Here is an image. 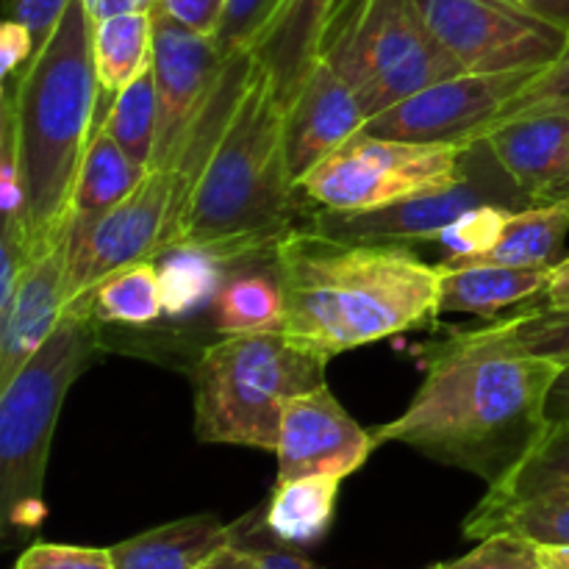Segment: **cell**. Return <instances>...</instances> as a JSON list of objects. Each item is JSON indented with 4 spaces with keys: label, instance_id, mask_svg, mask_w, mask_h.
<instances>
[{
    "label": "cell",
    "instance_id": "cell-1",
    "mask_svg": "<svg viewBox=\"0 0 569 569\" xmlns=\"http://www.w3.org/2000/svg\"><path fill=\"white\" fill-rule=\"evenodd\" d=\"M426 378L400 417L376 428L378 445H406L439 465L503 481L542 437L561 365L476 342L467 331L420 348Z\"/></svg>",
    "mask_w": 569,
    "mask_h": 569
},
{
    "label": "cell",
    "instance_id": "cell-2",
    "mask_svg": "<svg viewBox=\"0 0 569 569\" xmlns=\"http://www.w3.org/2000/svg\"><path fill=\"white\" fill-rule=\"evenodd\" d=\"M283 337L331 361L439 315V267L406 244L339 242L298 228L276 248Z\"/></svg>",
    "mask_w": 569,
    "mask_h": 569
},
{
    "label": "cell",
    "instance_id": "cell-3",
    "mask_svg": "<svg viewBox=\"0 0 569 569\" xmlns=\"http://www.w3.org/2000/svg\"><path fill=\"white\" fill-rule=\"evenodd\" d=\"M311 203L295 183L283 144V106L270 76L256 70L217 142L172 250H203L222 267L272 259L278 244L309 222ZM170 250V253H172Z\"/></svg>",
    "mask_w": 569,
    "mask_h": 569
},
{
    "label": "cell",
    "instance_id": "cell-4",
    "mask_svg": "<svg viewBox=\"0 0 569 569\" xmlns=\"http://www.w3.org/2000/svg\"><path fill=\"white\" fill-rule=\"evenodd\" d=\"M20 139L26 231L31 261L70 228V200L94 133V106L103 98L94 70V20L72 0L48 42L11 87Z\"/></svg>",
    "mask_w": 569,
    "mask_h": 569
},
{
    "label": "cell",
    "instance_id": "cell-5",
    "mask_svg": "<svg viewBox=\"0 0 569 569\" xmlns=\"http://www.w3.org/2000/svg\"><path fill=\"white\" fill-rule=\"evenodd\" d=\"M103 322L70 309L48 342L0 387V511L6 539L28 537L48 517L44 476L67 392L103 350Z\"/></svg>",
    "mask_w": 569,
    "mask_h": 569
},
{
    "label": "cell",
    "instance_id": "cell-6",
    "mask_svg": "<svg viewBox=\"0 0 569 569\" xmlns=\"http://www.w3.org/2000/svg\"><path fill=\"white\" fill-rule=\"evenodd\" d=\"M326 367L328 359L300 350L283 331L222 337L194 367V433L209 445L276 453L283 409L326 387Z\"/></svg>",
    "mask_w": 569,
    "mask_h": 569
},
{
    "label": "cell",
    "instance_id": "cell-7",
    "mask_svg": "<svg viewBox=\"0 0 569 569\" xmlns=\"http://www.w3.org/2000/svg\"><path fill=\"white\" fill-rule=\"evenodd\" d=\"M320 59L353 87L367 120L461 72L428 31L417 0H337Z\"/></svg>",
    "mask_w": 569,
    "mask_h": 569
},
{
    "label": "cell",
    "instance_id": "cell-8",
    "mask_svg": "<svg viewBox=\"0 0 569 569\" xmlns=\"http://www.w3.org/2000/svg\"><path fill=\"white\" fill-rule=\"evenodd\" d=\"M470 144H426L359 131L300 181L306 198L333 211H361L439 192L465 176Z\"/></svg>",
    "mask_w": 569,
    "mask_h": 569
},
{
    "label": "cell",
    "instance_id": "cell-9",
    "mask_svg": "<svg viewBox=\"0 0 569 569\" xmlns=\"http://www.w3.org/2000/svg\"><path fill=\"white\" fill-rule=\"evenodd\" d=\"M489 203L509 206L517 211L531 209L528 198L503 170L487 139H476L467 148L465 176L453 187L361 211H333L315 206L306 228L328 239H339V242H437L445 228L453 226L465 211Z\"/></svg>",
    "mask_w": 569,
    "mask_h": 569
},
{
    "label": "cell",
    "instance_id": "cell-10",
    "mask_svg": "<svg viewBox=\"0 0 569 569\" xmlns=\"http://www.w3.org/2000/svg\"><path fill=\"white\" fill-rule=\"evenodd\" d=\"M417 9L461 72L545 70L567 42V28L522 0H417Z\"/></svg>",
    "mask_w": 569,
    "mask_h": 569
},
{
    "label": "cell",
    "instance_id": "cell-11",
    "mask_svg": "<svg viewBox=\"0 0 569 569\" xmlns=\"http://www.w3.org/2000/svg\"><path fill=\"white\" fill-rule=\"evenodd\" d=\"M537 72H459L442 78L370 117L365 131L400 142L470 144L492 128L500 111Z\"/></svg>",
    "mask_w": 569,
    "mask_h": 569
},
{
    "label": "cell",
    "instance_id": "cell-12",
    "mask_svg": "<svg viewBox=\"0 0 569 569\" xmlns=\"http://www.w3.org/2000/svg\"><path fill=\"white\" fill-rule=\"evenodd\" d=\"M378 448L372 431H365L337 395L326 387L298 395L287 403L278 433V483L303 476L348 478L365 467Z\"/></svg>",
    "mask_w": 569,
    "mask_h": 569
},
{
    "label": "cell",
    "instance_id": "cell-13",
    "mask_svg": "<svg viewBox=\"0 0 569 569\" xmlns=\"http://www.w3.org/2000/svg\"><path fill=\"white\" fill-rule=\"evenodd\" d=\"M226 56L214 37L192 31L172 20L161 6L153 9V76L159 92V139L156 161H164L176 148L200 100L220 76Z\"/></svg>",
    "mask_w": 569,
    "mask_h": 569
},
{
    "label": "cell",
    "instance_id": "cell-14",
    "mask_svg": "<svg viewBox=\"0 0 569 569\" xmlns=\"http://www.w3.org/2000/svg\"><path fill=\"white\" fill-rule=\"evenodd\" d=\"M365 126L367 111L353 87L328 61H317L283 109V144L295 183L300 187L320 161L365 131Z\"/></svg>",
    "mask_w": 569,
    "mask_h": 569
},
{
    "label": "cell",
    "instance_id": "cell-15",
    "mask_svg": "<svg viewBox=\"0 0 569 569\" xmlns=\"http://www.w3.org/2000/svg\"><path fill=\"white\" fill-rule=\"evenodd\" d=\"M67 261L70 237L64 233L22 272L9 311L0 315V387H6L59 328L67 309Z\"/></svg>",
    "mask_w": 569,
    "mask_h": 569
},
{
    "label": "cell",
    "instance_id": "cell-16",
    "mask_svg": "<svg viewBox=\"0 0 569 569\" xmlns=\"http://www.w3.org/2000/svg\"><path fill=\"white\" fill-rule=\"evenodd\" d=\"M492 153L531 206L569 198V114L503 122L483 133Z\"/></svg>",
    "mask_w": 569,
    "mask_h": 569
},
{
    "label": "cell",
    "instance_id": "cell-17",
    "mask_svg": "<svg viewBox=\"0 0 569 569\" xmlns=\"http://www.w3.org/2000/svg\"><path fill=\"white\" fill-rule=\"evenodd\" d=\"M333 6L337 0H283L259 42L250 48L261 70L270 76L283 109L320 61L322 31Z\"/></svg>",
    "mask_w": 569,
    "mask_h": 569
},
{
    "label": "cell",
    "instance_id": "cell-18",
    "mask_svg": "<svg viewBox=\"0 0 569 569\" xmlns=\"http://www.w3.org/2000/svg\"><path fill=\"white\" fill-rule=\"evenodd\" d=\"M439 315L495 317L542 298L553 267H506L481 261H439Z\"/></svg>",
    "mask_w": 569,
    "mask_h": 569
},
{
    "label": "cell",
    "instance_id": "cell-19",
    "mask_svg": "<svg viewBox=\"0 0 569 569\" xmlns=\"http://www.w3.org/2000/svg\"><path fill=\"white\" fill-rule=\"evenodd\" d=\"M244 520L222 522L214 515H194L150 528L114 545V569H194L226 545L237 542Z\"/></svg>",
    "mask_w": 569,
    "mask_h": 569
},
{
    "label": "cell",
    "instance_id": "cell-20",
    "mask_svg": "<svg viewBox=\"0 0 569 569\" xmlns=\"http://www.w3.org/2000/svg\"><path fill=\"white\" fill-rule=\"evenodd\" d=\"M148 167L133 161L120 148L109 128L100 122L92 133L87 156L78 170L76 189L70 200V228H83L109 214L117 203L128 198L142 181Z\"/></svg>",
    "mask_w": 569,
    "mask_h": 569
},
{
    "label": "cell",
    "instance_id": "cell-21",
    "mask_svg": "<svg viewBox=\"0 0 569 569\" xmlns=\"http://www.w3.org/2000/svg\"><path fill=\"white\" fill-rule=\"evenodd\" d=\"M342 478L303 476L276 483L264 511V531L289 548H309L320 542L337 515Z\"/></svg>",
    "mask_w": 569,
    "mask_h": 569
},
{
    "label": "cell",
    "instance_id": "cell-22",
    "mask_svg": "<svg viewBox=\"0 0 569 569\" xmlns=\"http://www.w3.org/2000/svg\"><path fill=\"white\" fill-rule=\"evenodd\" d=\"M153 64V11H122L94 22V70L100 92H117L137 81Z\"/></svg>",
    "mask_w": 569,
    "mask_h": 569
},
{
    "label": "cell",
    "instance_id": "cell-23",
    "mask_svg": "<svg viewBox=\"0 0 569 569\" xmlns=\"http://www.w3.org/2000/svg\"><path fill=\"white\" fill-rule=\"evenodd\" d=\"M569 233V198L559 203L531 206L511 214L503 237L489 253L478 256L481 264L506 267H556L565 259V239ZM461 264V261H450Z\"/></svg>",
    "mask_w": 569,
    "mask_h": 569
},
{
    "label": "cell",
    "instance_id": "cell-24",
    "mask_svg": "<svg viewBox=\"0 0 569 569\" xmlns=\"http://www.w3.org/2000/svg\"><path fill=\"white\" fill-rule=\"evenodd\" d=\"M492 533H511L533 545H569V489L506 506L478 503L465 520V537L481 542Z\"/></svg>",
    "mask_w": 569,
    "mask_h": 569
},
{
    "label": "cell",
    "instance_id": "cell-25",
    "mask_svg": "<svg viewBox=\"0 0 569 569\" xmlns=\"http://www.w3.org/2000/svg\"><path fill=\"white\" fill-rule=\"evenodd\" d=\"M214 328L222 337L283 331V292L276 272H239L222 281Z\"/></svg>",
    "mask_w": 569,
    "mask_h": 569
},
{
    "label": "cell",
    "instance_id": "cell-26",
    "mask_svg": "<svg viewBox=\"0 0 569 569\" xmlns=\"http://www.w3.org/2000/svg\"><path fill=\"white\" fill-rule=\"evenodd\" d=\"M569 489V422L548 426L526 459L500 483L489 487L483 506H506L537 495Z\"/></svg>",
    "mask_w": 569,
    "mask_h": 569
},
{
    "label": "cell",
    "instance_id": "cell-27",
    "mask_svg": "<svg viewBox=\"0 0 569 569\" xmlns=\"http://www.w3.org/2000/svg\"><path fill=\"white\" fill-rule=\"evenodd\" d=\"M92 311L103 326L114 322V326L144 328L159 322L164 315L159 264L139 261L117 270L92 292Z\"/></svg>",
    "mask_w": 569,
    "mask_h": 569
},
{
    "label": "cell",
    "instance_id": "cell-28",
    "mask_svg": "<svg viewBox=\"0 0 569 569\" xmlns=\"http://www.w3.org/2000/svg\"><path fill=\"white\" fill-rule=\"evenodd\" d=\"M467 333L476 342L489 345V348L537 356V359H550L556 365H569V311L533 306V309L520 311L509 320Z\"/></svg>",
    "mask_w": 569,
    "mask_h": 569
},
{
    "label": "cell",
    "instance_id": "cell-29",
    "mask_svg": "<svg viewBox=\"0 0 569 569\" xmlns=\"http://www.w3.org/2000/svg\"><path fill=\"white\" fill-rule=\"evenodd\" d=\"M103 126L133 161L142 167L153 164L156 139H159V92H156L153 67L114 94Z\"/></svg>",
    "mask_w": 569,
    "mask_h": 569
},
{
    "label": "cell",
    "instance_id": "cell-30",
    "mask_svg": "<svg viewBox=\"0 0 569 569\" xmlns=\"http://www.w3.org/2000/svg\"><path fill=\"white\" fill-rule=\"evenodd\" d=\"M159 267L164 315L183 317L217 298L226 267L203 250H172Z\"/></svg>",
    "mask_w": 569,
    "mask_h": 569
},
{
    "label": "cell",
    "instance_id": "cell-31",
    "mask_svg": "<svg viewBox=\"0 0 569 569\" xmlns=\"http://www.w3.org/2000/svg\"><path fill=\"white\" fill-rule=\"evenodd\" d=\"M0 209H3L0 237H17L28 244L20 139H17L14 106L6 92H0Z\"/></svg>",
    "mask_w": 569,
    "mask_h": 569
},
{
    "label": "cell",
    "instance_id": "cell-32",
    "mask_svg": "<svg viewBox=\"0 0 569 569\" xmlns=\"http://www.w3.org/2000/svg\"><path fill=\"white\" fill-rule=\"evenodd\" d=\"M539 114H569V31L567 42L556 61H550L545 70H539L515 98L509 100L503 111H500L495 126L503 122L522 120V117H539Z\"/></svg>",
    "mask_w": 569,
    "mask_h": 569
},
{
    "label": "cell",
    "instance_id": "cell-33",
    "mask_svg": "<svg viewBox=\"0 0 569 569\" xmlns=\"http://www.w3.org/2000/svg\"><path fill=\"white\" fill-rule=\"evenodd\" d=\"M517 209L509 206H476V209L465 211L453 226H448L442 231V237L437 239L448 256L442 261H470L478 256L489 253V250L498 244V239L503 237L506 222L511 220Z\"/></svg>",
    "mask_w": 569,
    "mask_h": 569
},
{
    "label": "cell",
    "instance_id": "cell-34",
    "mask_svg": "<svg viewBox=\"0 0 569 569\" xmlns=\"http://www.w3.org/2000/svg\"><path fill=\"white\" fill-rule=\"evenodd\" d=\"M281 3L283 0H228L226 17L214 33V42L222 56L228 59V56L253 48L276 11L281 9Z\"/></svg>",
    "mask_w": 569,
    "mask_h": 569
},
{
    "label": "cell",
    "instance_id": "cell-35",
    "mask_svg": "<svg viewBox=\"0 0 569 569\" xmlns=\"http://www.w3.org/2000/svg\"><path fill=\"white\" fill-rule=\"evenodd\" d=\"M461 569H542L539 548L511 533H492L476 550L453 561Z\"/></svg>",
    "mask_w": 569,
    "mask_h": 569
},
{
    "label": "cell",
    "instance_id": "cell-36",
    "mask_svg": "<svg viewBox=\"0 0 569 569\" xmlns=\"http://www.w3.org/2000/svg\"><path fill=\"white\" fill-rule=\"evenodd\" d=\"M14 569H114L109 548L37 542L26 548Z\"/></svg>",
    "mask_w": 569,
    "mask_h": 569
},
{
    "label": "cell",
    "instance_id": "cell-37",
    "mask_svg": "<svg viewBox=\"0 0 569 569\" xmlns=\"http://www.w3.org/2000/svg\"><path fill=\"white\" fill-rule=\"evenodd\" d=\"M72 0H6V20H14L31 31L37 53L56 31Z\"/></svg>",
    "mask_w": 569,
    "mask_h": 569
},
{
    "label": "cell",
    "instance_id": "cell-38",
    "mask_svg": "<svg viewBox=\"0 0 569 569\" xmlns=\"http://www.w3.org/2000/svg\"><path fill=\"white\" fill-rule=\"evenodd\" d=\"M33 56H37V44H33L31 31L14 20H3V28H0V78H3V89L11 87L22 76V70L31 64Z\"/></svg>",
    "mask_w": 569,
    "mask_h": 569
},
{
    "label": "cell",
    "instance_id": "cell-39",
    "mask_svg": "<svg viewBox=\"0 0 569 569\" xmlns=\"http://www.w3.org/2000/svg\"><path fill=\"white\" fill-rule=\"evenodd\" d=\"M161 9L192 31L214 37L226 17L228 0H161Z\"/></svg>",
    "mask_w": 569,
    "mask_h": 569
},
{
    "label": "cell",
    "instance_id": "cell-40",
    "mask_svg": "<svg viewBox=\"0 0 569 569\" xmlns=\"http://www.w3.org/2000/svg\"><path fill=\"white\" fill-rule=\"evenodd\" d=\"M239 542L248 545V548L253 550L256 561H259V569H326L315 565V561H309L306 556L289 550V545L283 542H276V545L250 542V537L244 539V533H239Z\"/></svg>",
    "mask_w": 569,
    "mask_h": 569
},
{
    "label": "cell",
    "instance_id": "cell-41",
    "mask_svg": "<svg viewBox=\"0 0 569 569\" xmlns=\"http://www.w3.org/2000/svg\"><path fill=\"white\" fill-rule=\"evenodd\" d=\"M194 569H259V561H256L253 550L237 539V542L220 548L214 556H209L203 565Z\"/></svg>",
    "mask_w": 569,
    "mask_h": 569
},
{
    "label": "cell",
    "instance_id": "cell-42",
    "mask_svg": "<svg viewBox=\"0 0 569 569\" xmlns=\"http://www.w3.org/2000/svg\"><path fill=\"white\" fill-rule=\"evenodd\" d=\"M545 420L548 426H561L569 422V365H561L553 387H550L548 406H545Z\"/></svg>",
    "mask_w": 569,
    "mask_h": 569
},
{
    "label": "cell",
    "instance_id": "cell-43",
    "mask_svg": "<svg viewBox=\"0 0 569 569\" xmlns=\"http://www.w3.org/2000/svg\"><path fill=\"white\" fill-rule=\"evenodd\" d=\"M545 309H559L569 311V256L553 267V276H550L548 289L542 295Z\"/></svg>",
    "mask_w": 569,
    "mask_h": 569
},
{
    "label": "cell",
    "instance_id": "cell-44",
    "mask_svg": "<svg viewBox=\"0 0 569 569\" xmlns=\"http://www.w3.org/2000/svg\"><path fill=\"white\" fill-rule=\"evenodd\" d=\"M531 11H537L545 20L556 22V26L569 31V0H522Z\"/></svg>",
    "mask_w": 569,
    "mask_h": 569
},
{
    "label": "cell",
    "instance_id": "cell-45",
    "mask_svg": "<svg viewBox=\"0 0 569 569\" xmlns=\"http://www.w3.org/2000/svg\"><path fill=\"white\" fill-rule=\"evenodd\" d=\"M542 569H569V545H537Z\"/></svg>",
    "mask_w": 569,
    "mask_h": 569
},
{
    "label": "cell",
    "instance_id": "cell-46",
    "mask_svg": "<svg viewBox=\"0 0 569 569\" xmlns=\"http://www.w3.org/2000/svg\"><path fill=\"white\" fill-rule=\"evenodd\" d=\"M431 569H461V567H456L453 561H450V565H437V567H431Z\"/></svg>",
    "mask_w": 569,
    "mask_h": 569
}]
</instances>
